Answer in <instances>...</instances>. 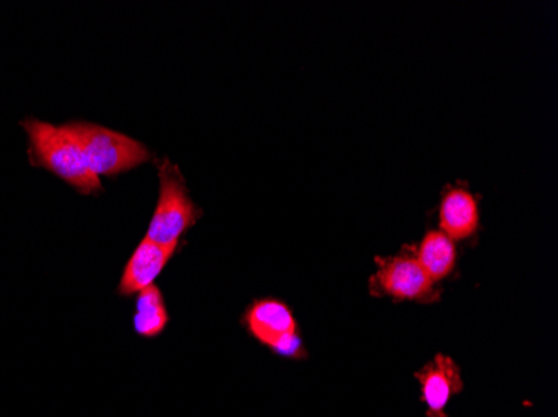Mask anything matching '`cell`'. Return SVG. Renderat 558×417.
Returning a JSON list of instances; mask_svg holds the SVG:
<instances>
[{"instance_id": "obj_1", "label": "cell", "mask_w": 558, "mask_h": 417, "mask_svg": "<svg viewBox=\"0 0 558 417\" xmlns=\"http://www.w3.org/2000/svg\"><path fill=\"white\" fill-rule=\"evenodd\" d=\"M21 125L29 137L33 165L58 175L62 182L83 196H97L105 191L100 177L90 171L80 143L65 124L54 125L39 119L27 118Z\"/></svg>"}, {"instance_id": "obj_2", "label": "cell", "mask_w": 558, "mask_h": 417, "mask_svg": "<svg viewBox=\"0 0 558 417\" xmlns=\"http://www.w3.org/2000/svg\"><path fill=\"white\" fill-rule=\"evenodd\" d=\"M65 127L80 143L87 165L97 177H118L155 161V156L143 143L105 125L71 121L65 122Z\"/></svg>"}, {"instance_id": "obj_3", "label": "cell", "mask_w": 558, "mask_h": 417, "mask_svg": "<svg viewBox=\"0 0 558 417\" xmlns=\"http://www.w3.org/2000/svg\"><path fill=\"white\" fill-rule=\"evenodd\" d=\"M203 216L191 199L184 175L169 158L159 164V199L147 228L146 237L158 246H180L184 232L190 231Z\"/></svg>"}, {"instance_id": "obj_4", "label": "cell", "mask_w": 558, "mask_h": 417, "mask_svg": "<svg viewBox=\"0 0 558 417\" xmlns=\"http://www.w3.org/2000/svg\"><path fill=\"white\" fill-rule=\"evenodd\" d=\"M243 324L256 341L272 353L290 359L306 356L296 318L283 301L275 297L255 301L244 312Z\"/></svg>"}, {"instance_id": "obj_5", "label": "cell", "mask_w": 558, "mask_h": 417, "mask_svg": "<svg viewBox=\"0 0 558 417\" xmlns=\"http://www.w3.org/2000/svg\"><path fill=\"white\" fill-rule=\"evenodd\" d=\"M376 266L378 269L369 282L372 293L376 296L429 303L440 294L435 290V282L423 271L412 247H407L397 256L376 257Z\"/></svg>"}, {"instance_id": "obj_6", "label": "cell", "mask_w": 558, "mask_h": 417, "mask_svg": "<svg viewBox=\"0 0 558 417\" xmlns=\"http://www.w3.org/2000/svg\"><path fill=\"white\" fill-rule=\"evenodd\" d=\"M175 250H178V246H158V244L144 237L136 250L131 254L124 272H122L118 285L119 296L128 299V297H133L134 294H140L141 291L155 284L156 279L161 275L169 260L174 256Z\"/></svg>"}, {"instance_id": "obj_7", "label": "cell", "mask_w": 558, "mask_h": 417, "mask_svg": "<svg viewBox=\"0 0 558 417\" xmlns=\"http://www.w3.org/2000/svg\"><path fill=\"white\" fill-rule=\"evenodd\" d=\"M422 384V400L428 406V417H447L448 401L462 391L460 369L451 357L438 354L422 371L416 372Z\"/></svg>"}, {"instance_id": "obj_8", "label": "cell", "mask_w": 558, "mask_h": 417, "mask_svg": "<svg viewBox=\"0 0 558 417\" xmlns=\"http://www.w3.org/2000/svg\"><path fill=\"white\" fill-rule=\"evenodd\" d=\"M478 204L469 191L451 187L440 204V228L451 241L466 240L478 229Z\"/></svg>"}, {"instance_id": "obj_9", "label": "cell", "mask_w": 558, "mask_h": 417, "mask_svg": "<svg viewBox=\"0 0 558 417\" xmlns=\"http://www.w3.org/2000/svg\"><path fill=\"white\" fill-rule=\"evenodd\" d=\"M416 260L432 281L437 282L451 274L457 265V247L447 234L441 231H429L418 249Z\"/></svg>"}, {"instance_id": "obj_10", "label": "cell", "mask_w": 558, "mask_h": 417, "mask_svg": "<svg viewBox=\"0 0 558 417\" xmlns=\"http://www.w3.org/2000/svg\"><path fill=\"white\" fill-rule=\"evenodd\" d=\"M169 324L168 307L165 294L158 285L153 284L137 294L136 312L133 316L134 331L146 339H155L165 332Z\"/></svg>"}]
</instances>
